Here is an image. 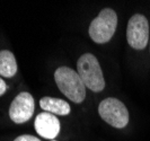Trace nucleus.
<instances>
[{"label":"nucleus","mask_w":150,"mask_h":141,"mask_svg":"<svg viewBox=\"0 0 150 141\" xmlns=\"http://www.w3.org/2000/svg\"><path fill=\"white\" fill-rule=\"evenodd\" d=\"M127 38L129 45L135 50H142L147 46L149 41V24L144 16L135 14L130 18Z\"/></svg>","instance_id":"nucleus-5"},{"label":"nucleus","mask_w":150,"mask_h":141,"mask_svg":"<svg viewBox=\"0 0 150 141\" xmlns=\"http://www.w3.org/2000/svg\"><path fill=\"white\" fill-rule=\"evenodd\" d=\"M77 72L80 76L83 85L90 90L98 93L105 87V80L98 60L90 53L83 54L77 62Z\"/></svg>","instance_id":"nucleus-2"},{"label":"nucleus","mask_w":150,"mask_h":141,"mask_svg":"<svg viewBox=\"0 0 150 141\" xmlns=\"http://www.w3.org/2000/svg\"><path fill=\"white\" fill-rule=\"evenodd\" d=\"M35 108L34 98L28 93H21L15 97L9 107V116L15 123L27 122L33 116Z\"/></svg>","instance_id":"nucleus-6"},{"label":"nucleus","mask_w":150,"mask_h":141,"mask_svg":"<svg viewBox=\"0 0 150 141\" xmlns=\"http://www.w3.org/2000/svg\"><path fill=\"white\" fill-rule=\"evenodd\" d=\"M54 79L60 91L74 103H81L86 97V86L78 72L68 67H60L54 74Z\"/></svg>","instance_id":"nucleus-1"},{"label":"nucleus","mask_w":150,"mask_h":141,"mask_svg":"<svg viewBox=\"0 0 150 141\" xmlns=\"http://www.w3.org/2000/svg\"><path fill=\"white\" fill-rule=\"evenodd\" d=\"M53 141H55V140H53Z\"/></svg>","instance_id":"nucleus-12"},{"label":"nucleus","mask_w":150,"mask_h":141,"mask_svg":"<svg viewBox=\"0 0 150 141\" xmlns=\"http://www.w3.org/2000/svg\"><path fill=\"white\" fill-rule=\"evenodd\" d=\"M6 90H7V85H6V82L0 78V96H1V95H4Z\"/></svg>","instance_id":"nucleus-11"},{"label":"nucleus","mask_w":150,"mask_h":141,"mask_svg":"<svg viewBox=\"0 0 150 141\" xmlns=\"http://www.w3.org/2000/svg\"><path fill=\"white\" fill-rule=\"evenodd\" d=\"M14 141H41V140L38 139L36 137H33V135H30V134H24V135L17 137Z\"/></svg>","instance_id":"nucleus-10"},{"label":"nucleus","mask_w":150,"mask_h":141,"mask_svg":"<svg viewBox=\"0 0 150 141\" xmlns=\"http://www.w3.org/2000/svg\"><path fill=\"white\" fill-rule=\"evenodd\" d=\"M116 26H117L116 13L111 8H105L90 23L88 30L89 36L94 42L98 44L106 43L114 35Z\"/></svg>","instance_id":"nucleus-3"},{"label":"nucleus","mask_w":150,"mask_h":141,"mask_svg":"<svg viewBox=\"0 0 150 141\" xmlns=\"http://www.w3.org/2000/svg\"><path fill=\"white\" fill-rule=\"evenodd\" d=\"M17 72V62L15 55L8 50L0 51V76L14 77Z\"/></svg>","instance_id":"nucleus-9"},{"label":"nucleus","mask_w":150,"mask_h":141,"mask_svg":"<svg viewBox=\"0 0 150 141\" xmlns=\"http://www.w3.org/2000/svg\"><path fill=\"white\" fill-rule=\"evenodd\" d=\"M34 126L36 132L45 139H54L60 132V121L54 114L47 112L38 114L34 122Z\"/></svg>","instance_id":"nucleus-7"},{"label":"nucleus","mask_w":150,"mask_h":141,"mask_svg":"<svg viewBox=\"0 0 150 141\" xmlns=\"http://www.w3.org/2000/svg\"><path fill=\"white\" fill-rule=\"evenodd\" d=\"M40 106L43 111L54 115H68L70 113V105L66 101L54 97H43L40 101Z\"/></svg>","instance_id":"nucleus-8"},{"label":"nucleus","mask_w":150,"mask_h":141,"mask_svg":"<svg viewBox=\"0 0 150 141\" xmlns=\"http://www.w3.org/2000/svg\"><path fill=\"white\" fill-rule=\"evenodd\" d=\"M98 113L106 123L117 129L127 126L129 122V112L125 105L113 97L106 98L99 103Z\"/></svg>","instance_id":"nucleus-4"}]
</instances>
